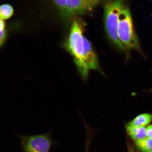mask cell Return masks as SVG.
I'll return each mask as SVG.
<instances>
[{"label": "cell", "mask_w": 152, "mask_h": 152, "mask_svg": "<svg viewBox=\"0 0 152 152\" xmlns=\"http://www.w3.org/2000/svg\"><path fill=\"white\" fill-rule=\"evenodd\" d=\"M14 12L13 7L9 4H4L0 6V19L7 20L11 18Z\"/></svg>", "instance_id": "10"}, {"label": "cell", "mask_w": 152, "mask_h": 152, "mask_svg": "<svg viewBox=\"0 0 152 152\" xmlns=\"http://www.w3.org/2000/svg\"><path fill=\"white\" fill-rule=\"evenodd\" d=\"M61 18L65 22H68L72 18L68 12L66 0H53Z\"/></svg>", "instance_id": "7"}, {"label": "cell", "mask_w": 152, "mask_h": 152, "mask_svg": "<svg viewBox=\"0 0 152 152\" xmlns=\"http://www.w3.org/2000/svg\"><path fill=\"white\" fill-rule=\"evenodd\" d=\"M126 0H109L104 7V28L107 37L114 45L121 51L126 49L120 41L118 36V27L120 13Z\"/></svg>", "instance_id": "2"}, {"label": "cell", "mask_w": 152, "mask_h": 152, "mask_svg": "<svg viewBox=\"0 0 152 152\" xmlns=\"http://www.w3.org/2000/svg\"><path fill=\"white\" fill-rule=\"evenodd\" d=\"M6 37L7 31L5 22L0 19V47L4 43Z\"/></svg>", "instance_id": "11"}, {"label": "cell", "mask_w": 152, "mask_h": 152, "mask_svg": "<svg viewBox=\"0 0 152 152\" xmlns=\"http://www.w3.org/2000/svg\"><path fill=\"white\" fill-rule=\"evenodd\" d=\"M83 25L80 21H72L67 41L66 50L73 56L78 71L83 79L86 80L91 70L100 71L97 56L90 42H84Z\"/></svg>", "instance_id": "1"}, {"label": "cell", "mask_w": 152, "mask_h": 152, "mask_svg": "<svg viewBox=\"0 0 152 152\" xmlns=\"http://www.w3.org/2000/svg\"><path fill=\"white\" fill-rule=\"evenodd\" d=\"M138 149L144 152H152V138L146 137L134 141Z\"/></svg>", "instance_id": "9"}, {"label": "cell", "mask_w": 152, "mask_h": 152, "mask_svg": "<svg viewBox=\"0 0 152 152\" xmlns=\"http://www.w3.org/2000/svg\"><path fill=\"white\" fill-rule=\"evenodd\" d=\"M24 152H49L53 144L48 134L22 137Z\"/></svg>", "instance_id": "4"}, {"label": "cell", "mask_w": 152, "mask_h": 152, "mask_svg": "<svg viewBox=\"0 0 152 152\" xmlns=\"http://www.w3.org/2000/svg\"><path fill=\"white\" fill-rule=\"evenodd\" d=\"M146 130L147 137L152 138V125L148 126Z\"/></svg>", "instance_id": "13"}, {"label": "cell", "mask_w": 152, "mask_h": 152, "mask_svg": "<svg viewBox=\"0 0 152 152\" xmlns=\"http://www.w3.org/2000/svg\"><path fill=\"white\" fill-rule=\"evenodd\" d=\"M126 129L127 134L134 141L147 137L145 127L140 128L134 126L128 123L126 125Z\"/></svg>", "instance_id": "6"}, {"label": "cell", "mask_w": 152, "mask_h": 152, "mask_svg": "<svg viewBox=\"0 0 152 152\" xmlns=\"http://www.w3.org/2000/svg\"><path fill=\"white\" fill-rule=\"evenodd\" d=\"M118 36L120 41L126 49L140 52L138 38L133 28L130 11L126 5L120 13Z\"/></svg>", "instance_id": "3"}, {"label": "cell", "mask_w": 152, "mask_h": 152, "mask_svg": "<svg viewBox=\"0 0 152 152\" xmlns=\"http://www.w3.org/2000/svg\"><path fill=\"white\" fill-rule=\"evenodd\" d=\"M85 1L90 3L91 4L95 7L96 6L104 1V0H85Z\"/></svg>", "instance_id": "12"}, {"label": "cell", "mask_w": 152, "mask_h": 152, "mask_svg": "<svg viewBox=\"0 0 152 152\" xmlns=\"http://www.w3.org/2000/svg\"><path fill=\"white\" fill-rule=\"evenodd\" d=\"M152 121V114L143 113L138 115L129 123L133 126L144 128Z\"/></svg>", "instance_id": "8"}, {"label": "cell", "mask_w": 152, "mask_h": 152, "mask_svg": "<svg viewBox=\"0 0 152 152\" xmlns=\"http://www.w3.org/2000/svg\"><path fill=\"white\" fill-rule=\"evenodd\" d=\"M67 8L72 18L92 10L94 7L85 0H66Z\"/></svg>", "instance_id": "5"}]
</instances>
